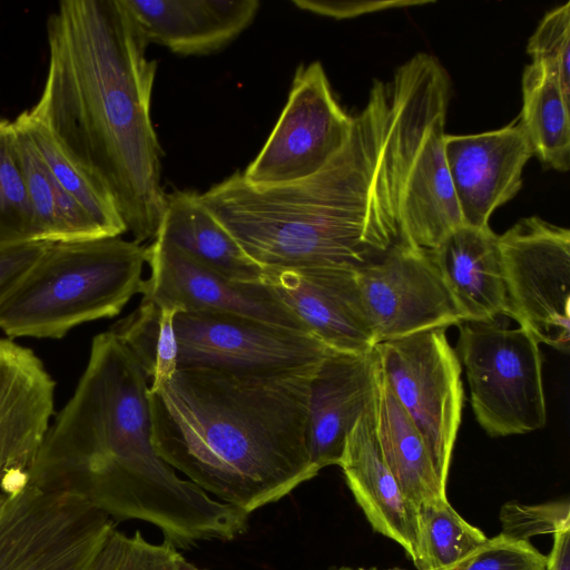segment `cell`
Returning a JSON list of instances; mask_svg holds the SVG:
<instances>
[{
	"label": "cell",
	"instance_id": "cell-1",
	"mask_svg": "<svg viewBox=\"0 0 570 570\" xmlns=\"http://www.w3.org/2000/svg\"><path fill=\"white\" fill-rule=\"evenodd\" d=\"M410 77L375 80L342 150L298 181L255 187L242 171L198 194L263 271H357L402 238L406 173L422 119Z\"/></svg>",
	"mask_w": 570,
	"mask_h": 570
},
{
	"label": "cell",
	"instance_id": "cell-2",
	"mask_svg": "<svg viewBox=\"0 0 570 570\" xmlns=\"http://www.w3.org/2000/svg\"><path fill=\"white\" fill-rule=\"evenodd\" d=\"M46 82L29 115L153 240L166 207L150 102L157 62L121 0H66L47 21Z\"/></svg>",
	"mask_w": 570,
	"mask_h": 570
},
{
	"label": "cell",
	"instance_id": "cell-3",
	"mask_svg": "<svg viewBox=\"0 0 570 570\" xmlns=\"http://www.w3.org/2000/svg\"><path fill=\"white\" fill-rule=\"evenodd\" d=\"M148 381L109 330L91 342L87 365L50 425L29 484L76 494L112 520L157 527L177 548L229 541L248 514L180 478L156 452Z\"/></svg>",
	"mask_w": 570,
	"mask_h": 570
},
{
	"label": "cell",
	"instance_id": "cell-4",
	"mask_svg": "<svg viewBox=\"0 0 570 570\" xmlns=\"http://www.w3.org/2000/svg\"><path fill=\"white\" fill-rule=\"evenodd\" d=\"M320 363L259 371L178 368L148 390L156 452L206 493L246 514L281 500L320 472L307 442L309 386Z\"/></svg>",
	"mask_w": 570,
	"mask_h": 570
},
{
	"label": "cell",
	"instance_id": "cell-5",
	"mask_svg": "<svg viewBox=\"0 0 570 570\" xmlns=\"http://www.w3.org/2000/svg\"><path fill=\"white\" fill-rule=\"evenodd\" d=\"M146 246L116 237L50 242L0 306L9 338H61L118 315L141 292Z\"/></svg>",
	"mask_w": 570,
	"mask_h": 570
},
{
	"label": "cell",
	"instance_id": "cell-6",
	"mask_svg": "<svg viewBox=\"0 0 570 570\" xmlns=\"http://www.w3.org/2000/svg\"><path fill=\"white\" fill-rule=\"evenodd\" d=\"M458 326L455 353L465 368L480 426L493 438L542 429L547 406L537 340L525 328H508L498 318Z\"/></svg>",
	"mask_w": 570,
	"mask_h": 570
},
{
	"label": "cell",
	"instance_id": "cell-7",
	"mask_svg": "<svg viewBox=\"0 0 570 570\" xmlns=\"http://www.w3.org/2000/svg\"><path fill=\"white\" fill-rule=\"evenodd\" d=\"M380 370L419 430L435 471L446 485L461 424L462 366L445 328H432L377 343Z\"/></svg>",
	"mask_w": 570,
	"mask_h": 570
},
{
	"label": "cell",
	"instance_id": "cell-8",
	"mask_svg": "<svg viewBox=\"0 0 570 570\" xmlns=\"http://www.w3.org/2000/svg\"><path fill=\"white\" fill-rule=\"evenodd\" d=\"M114 523L76 494L28 483L0 502V570H86Z\"/></svg>",
	"mask_w": 570,
	"mask_h": 570
},
{
	"label": "cell",
	"instance_id": "cell-9",
	"mask_svg": "<svg viewBox=\"0 0 570 570\" xmlns=\"http://www.w3.org/2000/svg\"><path fill=\"white\" fill-rule=\"evenodd\" d=\"M509 304L538 343L570 348V230L530 216L498 236Z\"/></svg>",
	"mask_w": 570,
	"mask_h": 570
},
{
	"label": "cell",
	"instance_id": "cell-10",
	"mask_svg": "<svg viewBox=\"0 0 570 570\" xmlns=\"http://www.w3.org/2000/svg\"><path fill=\"white\" fill-rule=\"evenodd\" d=\"M352 125L353 116L336 100L321 62L301 65L275 127L242 175L255 187L307 178L342 150Z\"/></svg>",
	"mask_w": 570,
	"mask_h": 570
},
{
	"label": "cell",
	"instance_id": "cell-11",
	"mask_svg": "<svg viewBox=\"0 0 570 570\" xmlns=\"http://www.w3.org/2000/svg\"><path fill=\"white\" fill-rule=\"evenodd\" d=\"M178 368L259 371L320 363L331 351L309 333L232 313L175 316Z\"/></svg>",
	"mask_w": 570,
	"mask_h": 570
},
{
	"label": "cell",
	"instance_id": "cell-12",
	"mask_svg": "<svg viewBox=\"0 0 570 570\" xmlns=\"http://www.w3.org/2000/svg\"><path fill=\"white\" fill-rule=\"evenodd\" d=\"M356 279L376 344L462 322L426 249L399 242Z\"/></svg>",
	"mask_w": 570,
	"mask_h": 570
},
{
	"label": "cell",
	"instance_id": "cell-13",
	"mask_svg": "<svg viewBox=\"0 0 570 570\" xmlns=\"http://www.w3.org/2000/svg\"><path fill=\"white\" fill-rule=\"evenodd\" d=\"M146 250L150 276L141 285L142 299L178 312L239 314L307 332L264 283L234 281L160 237Z\"/></svg>",
	"mask_w": 570,
	"mask_h": 570
},
{
	"label": "cell",
	"instance_id": "cell-14",
	"mask_svg": "<svg viewBox=\"0 0 570 570\" xmlns=\"http://www.w3.org/2000/svg\"><path fill=\"white\" fill-rule=\"evenodd\" d=\"M55 390L31 348L0 337V502L29 483L50 428Z\"/></svg>",
	"mask_w": 570,
	"mask_h": 570
},
{
	"label": "cell",
	"instance_id": "cell-15",
	"mask_svg": "<svg viewBox=\"0 0 570 570\" xmlns=\"http://www.w3.org/2000/svg\"><path fill=\"white\" fill-rule=\"evenodd\" d=\"M263 283L328 350L344 354H365L374 350L376 338L355 271L267 269Z\"/></svg>",
	"mask_w": 570,
	"mask_h": 570
},
{
	"label": "cell",
	"instance_id": "cell-16",
	"mask_svg": "<svg viewBox=\"0 0 570 570\" xmlns=\"http://www.w3.org/2000/svg\"><path fill=\"white\" fill-rule=\"evenodd\" d=\"M443 149L463 225L487 227L498 207L521 189L533 155L519 121L481 134L444 135Z\"/></svg>",
	"mask_w": 570,
	"mask_h": 570
},
{
	"label": "cell",
	"instance_id": "cell-17",
	"mask_svg": "<svg viewBox=\"0 0 570 570\" xmlns=\"http://www.w3.org/2000/svg\"><path fill=\"white\" fill-rule=\"evenodd\" d=\"M449 98L446 75L436 86L421 121L404 187L403 242L426 250L463 225L443 149Z\"/></svg>",
	"mask_w": 570,
	"mask_h": 570
},
{
	"label": "cell",
	"instance_id": "cell-18",
	"mask_svg": "<svg viewBox=\"0 0 570 570\" xmlns=\"http://www.w3.org/2000/svg\"><path fill=\"white\" fill-rule=\"evenodd\" d=\"M375 353L330 351L309 386L307 442L313 465H338L346 438L374 395Z\"/></svg>",
	"mask_w": 570,
	"mask_h": 570
},
{
	"label": "cell",
	"instance_id": "cell-19",
	"mask_svg": "<svg viewBox=\"0 0 570 570\" xmlns=\"http://www.w3.org/2000/svg\"><path fill=\"white\" fill-rule=\"evenodd\" d=\"M149 45L193 56L217 51L255 19L257 0H121Z\"/></svg>",
	"mask_w": 570,
	"mask_h": 570
},
{
	"label": "cell",
	"instance_id": "cell-20",
	"mask_svg": "<svg viewBox=\"0 0 570 570\" xmlns=\"http://www.w3.org/2000/svg\"><path fill=\"white\" fill-rule=\"evenodd\" d=\"M338 465L373 530L400 544L414 561L417 509L384 461L376 435L374 395L348 433Z\"/></svg>",
	"mask_w": 570,
	"mask_h": 570
},
{
	"label": "cell",
	"instance_id": "cell-21",
	"mask_svg": "<svg viewBox=\"0 0 570 570\" xmlns=\"http://www.w3.org/2000/svg\"><path fill=\"white\" fill-rule=\"evenodd\" d=\"M429 252L462 322L509 317L498 235L490 226L461 225Z\"/></svg>",
	"mask_w": 570,
	"mask_h": 570
},
{
	"label": "cell",
	"instance_id": "cell-22",
	"mask_svg": "<svg viewBox=\"0 0 570 570\" xmlns=\"http://www.w3.org/2000/svg\"><path fill=\"white\" fill-rule=\"evenodd\" d=\"M156 237L234 281L263 283V268L245 253L194 191L167 194Z\"/></svg>",
	"mask_w": 570,
	"mask_h": 570
},
{
	"label": "cell",
	"instance_id": "cell-23",
	"mask_svg": "<svg viewBox=\"0 0 570 570\" xmlns=\"http://www.w3.org/2000/svg\"><path fill=\"white\" fill-rule=\"evenodd\" d=\"M374 413L384 461L405 498L416 509L446 498V485L441 482L419 430L386 383L376 356Z\"/></svg>",
	"mask_w": 570,
	"mask_h": 570
},
{
	"label": "cell",
	"instance_id": "cell-24",
	"mask_svg": "<svg viewBox=\"0 0 570 570\" xmlns=\"http://www.w3.org/2000/svg\"><path fill=\"white\" fill-rule=\"evenodd\" d=\"M18 154L39 242L107 237L52 179L24 126L13 120Z\"/></svg>",
	"mask_w": 570,
	"mask_h": 570
},
{
	"label": "cell",
	"instance_id": "cell-25",
	"mask_svg": "<svg viewBox=\"0 0 570 570\" xmlns=\"http://www.w3.org/2000/svg\"><path fill=\"white\" fill-rule=\"evenodd\" d=\"M570 101L544 66L531 62L522 75L519 121L533 155L558 171L570 167Z\"/></svg>",
	"mask_w": 570,
	"mask_h": 570
},
{
	"label": "cell",
	"instance_id": "cell-26",
	"mask_svg": "<svg viewBox=\"0 0 570 570\" xmlns=\"http://www.w3.org/2000/svg\"><path fill=\"white\" fill-rule=\"evenodd\" d=\"M177 309L142 299L110 331L134 356L154 391L178 370V341L175 331Z\"/></svg>",
	"mask_w": 570,
	"mask_h": 570
},
{
	"label": "cell",
	"instance_id": "cell-27",
	"mask_svg": "<svg viewBox=\"0 0 570 570\" xmlns=\"http://www.w3.org/2000/svg\"><path fill=\"white\" fill-rule=\"evenodd\" d=\"M485 534L466 522L446 498L417 508L416 557L419 570H455L485 543Z\"/></svg>",
	"mask_w": 570,
	"mask_h": 570
},
{
	"label": "cell",
	"instance_id": "cell-28",
	"mask_svg": "<svg viewBox=\"0 0 570 570\" xmlns=\"http://www.w3.org/2000/svg\"><path fill=\"white\" fill-rule=\"evenodd\" d=\"M16 119L27 129L55 183L81 206L102 233L116 237L127 232L111 198L65 154L46 127L28 110Z\"/></svg>",
	"mask_w": 570,
	"mask_h": 570
},
{
	"label": "cell",
	"instance_id": "cell-29",
	"mask_svg": "<svg viewBox=\"0 0 570 570\" xmlns=\"http://www.w3.org/2000/svg\"><path fill=\"white\" fill-rule=\"evenodd\" d=\"M39 242L13 121L0 117V248Z\"/></svg>",
	"mask_w": 570,
	"mask_h": 570
},
{
	"label": "cell",
	"instance_id": "cell-30",
	"mask_svg": "<svg viewBox=\"0 0 570 570\" xmlns=\"http://www.w3.org/2000/svg\"><path fill=\"white\" fill-rule=\"evenodd\" d=\"M86 570H207L189 562L164 539L153 543L139 530L127 534L115 523L107 530Z\"/></svg>",
	"mask_w": 570,
	"mask_h": 570
},
{
	"label": "cell",
	"instance_id": "cell-31",
	"mask_svg": "<svg viewBox=\"0 0 570 570\" xmlns=\"http://www.w3.org/2000/svg\"><path fill=\"white\" fill-rule=\"evenodd\" d=\"M532 62L541 63L557 79L570 101V2L549 11L528 42Z\"/></svg>",
	"mask_w": 570,
	"mask_h": 570
},
{
	"label": "cell",
	"instance_id": "cell-32",
	"mask_svg": "<svg viewBox=\"0 0 570 570\" xmlns=\"http://www.w3.org/2000/svg\"><path fill=\"white\" fill-rule=\"evenodd\" d=\"M499 519L502 525L501 534L514 540L529 541L535 535H554L570 529V504L568 500L540 504L509 501L502 505Z\"/></svg>",
	"mask_w": 570,
	"mask_h": 570
},
{
	"label": "cell",
	"instance_id": "cell-33",
	"mask_svg": "<svg viewBox=\"0 0 570 570\" xmlns=\"http://www.w3.org/2000/svg\"><path fill=\"white\" fill-rule=\"evenodd\" d=\"M455 570H547V556L529 541L499 534L485 541Z\"/></svg>",
	"mask_w": 570,
	"mask_h": 570
},
{
	"label": "cell",
	"instance_id": "cell-34",
	"mask_svg": "<svg viewBox=\"0 0 570 570\" xmlns=\"http://www.w3.org/2000/svg\"><path fill=\"white\" fill-rule=\"evenodd\" d=\"M50 242L0 248V306L40 258Z\"/></svg>",
	"mask_w": 570,
	"mask_h": 570
},
{
	"label": "cell",
	"instance_id": "cell-35",
	"mask_svg": "<svg viewBox=\"0 0 570 570\" xmlns=\"http://www.w3.org/2000/svg\"><path fill=\"white\" fill-rule=\"evenodd\" d=\"M293 4L321 16L334 19H347L391 8L428 4L430 1H328V0H292Z\"/></svg>",
	"mask_w": 570,
	"mask_h": 570
},
{
	"label": "cell",
	"instance_id": "cell-36",
	"mask_svg": "<svg viewBox=\"0 0 570 570\" xmlns=\"http://www.w3.org/2000/svg\"><path fill=\"white\" fill-rule=\"evenodd\" d=\"M547 570H570V529L553 535V546L547 556Z\"/></svg>",
	"mask_w": 570,
	"mask_h": 570
},
{
	"label": "cell",
	"instance_id": "cell-37",
	"mask_svg": "<svg viewBox=\"0 0 570 570\" xmlns=\"http://www.w3.org/2000/svg\"><path fill=\"white\" fill-rule=\"evenodd\" d=\"M334 570H365V569H361V568H350V567H341V568H337V569H334Z\"/></svg>",
	"mask_w": 570,
	"mask_h": 570
},
{
	"label": "cell",
	"instance_id": "cell-38",
	"mask_svg": "<svg viewBox=\"0 0 570 570\" xmlns=\"http://www.w3.org/2000/svg\"><path fill=\"white\" fill-rule=\"evenodd\" d=\"M370 570H376V569H370ZM387 570H403V569H387Z\"/></svg>",
	"mask_w": 570,
	"mask_h": 570
}]
</instances>
